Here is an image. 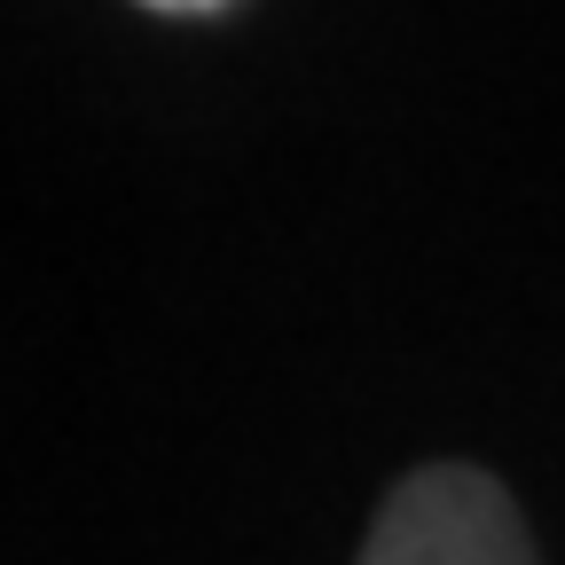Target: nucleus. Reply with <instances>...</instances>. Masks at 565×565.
I'll use <instances>...</instances> for the list:
<instances>
[{
	"label": "nucleus",
	"mask_w": 565,
	"mask_h": 565,
	"mask_svg": "<svg viewBox=\"0 0 565 565\" xmlns=\"http://www.w3.org/2000/svg\"><path fill=\"white\" fill-rule=\"evenodd\" d=\"M353 565H534V542L494 471L424 463L385 487Z\"/></svg>",
	"instance_id": "obj_1"
},
{
	"label": "nucleus",
	"mask_w": 565,
	"mask_h": 565,
	"mask_svg": "<svg viewBox=\"0 0 565 565\" xmlns=\"http://www.w3.org/2000/svg\"><path fill=\"white\" fill-rule=\"evenodd\" d=\"M141 9H158V17H221L228 0H141Z\"/></svg>",
	"instance_id": "obj_2"
}]
</instances>
